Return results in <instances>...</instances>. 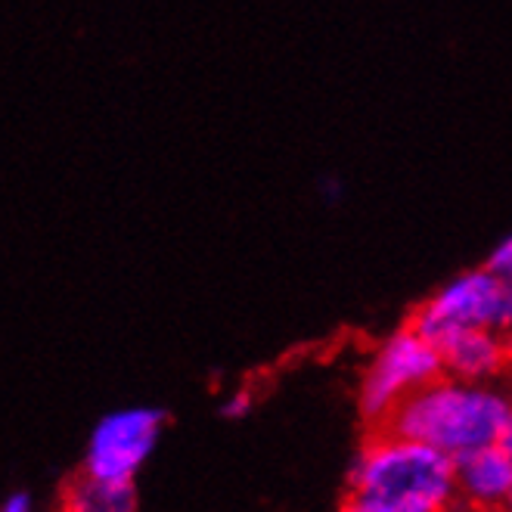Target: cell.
I'll return each mask as SVG.
<instances>
[{"label": "cell", "instance_id": "obj_13", "mask_svg": "<svg viewBox=\"0 0 512 512\" xmlns=\"http://www.w3.org/2000/svg\"><path fill=\"white\" fill-rule=\"evenodd\" d=\"M345 512H391V509H382V506H373V503H364V500H348Z\"/></svg>", "mask_w": 512, "mask_h": 512}, {"label": "cell", "instance_id": "obj_5", "mask_svg": "<svg viewBox=\"0 0 512 512\" xmlns=\"http://www.w3.org/2000/svg\"><path fill=\"white\" fill-rule=\"evenodd\" d=\"M165 429V413L159 407H118L97 419L90 429L81 469L112 481H134L140 469L156 454Z\"/></svg>", "mask_w": 512, "mask_h": 512}, {"label": "cell", "instance_id": "obj_10", "mask_svg": "<svg viewBox=\"0 0 512 512\" xmlns=\"http://www.w3.org/2000/svg\"><path fill=\"white\" fill-rule=\"evenodd\" d=\"M252 407V398H249V391H233V395L221 404V413L230 416V419H239V416H246Z\"/></svg>", "mask_w": 512, "mask_h": 512}, {"label": "cell", "instance_id": "obj_11", "mask_svg": "<svg viewBox=\"0 0 512 512\" xmlns=\"http://www.w3.org/2000/svg\"><path fill=\"white\" fill-rule=\"evenodd\" d=\"M0 512H35V500H32V494L16 491L0 503Z\"/></svg>", "mask_w": 512, "mask_h": 512}, {"label": "cell", "instance_id": "obj_3", "mask_svg": "<svg viewBox=\"0 0 512 512\" xmlns=\"http://www.w3.org/2000/svg\"><path fill=\"white\" fill-rule=\"evenodd\" d=\"M438 376H444L438 345L410 323L382 339L370 354L364 373H360V410L373 423H388L407 398Z\"/></svg>", "mask_w": 512, "mask_h": 512}, {"label": "cell", "instance_id": "obj_6", "mask_svg": "<svg viewBox=\"0 0 512 512\" xmlns=\"http://www.w3.org/2000/svg\"><path fill=\"white\" fill-rule=\"evenodd\" d=\"M444 373L469 382H500L512 370V336L497 329H457L438 342Z\"/></svg>", "mask_w": 512, "mask_h": 512}, {"label": "cell", "instance_id": "obj_9", "mask_svg": "<svg viewBox=\"0 0 512 512\" xmlns=\"http://www.w3.org/2000/svg\"><path fill=\"white\" fill-rule=\"evenodd\" d=\"M485 267L494 270V274L503 277V280H512V233H506L503 239H497L494 249L488 252Z\"/></svg>", "mask_w": 512, "mask_h": 512}, {"label": "cell", "instance_id": "obj_4", "mask_svg": "<svg viewBox=\"0 0 512 512\" xmlns=\"http://www.w3.org/2000/svg\"><path fill=\"white\" fill-rule=\"evenodd\" d=\"M413 326L435 345L457 329H497L512 336V280L497 277L488 267L463 270L416 311Z\"/></svg>", "mask_w": 512, "mask_h": 512}, {"label": "cell", "instance_id": "obj_2", "mask_svg": "<svg viewBox=\"0 0 512 512\" xmlns=\"http://www.w3.org/2000/svg\"><path fill=\"white\" fill-rule=\"evenodd\" d=\"M351 497L391 512H450L457 503L454 460L385 426L351 466Z\"/></svg>", "mask_w": 512, "mask_h": 512}, {"label": "cell", "instance_id": "obj_12", "mask_svg": "<svg viewBox=\"0 0 512 512\" xmlns=\"http://www.w3.org/2000/svg\"><path fill=\"white\" fill-rule=\"evenodd\" d=\"M497 444L512 457V407H509V413H506V423H503V432H500V441H497Z\"/></svg>", "mask_w": 512, "mask_h": 512}, {"label": "cell", "instance_id": "obj_7", "mask_svg": "<svg viewBox=\"0 0 512 512\" xmlns=\"http://www.w3.org/2000/svg\"><path fill=\"white\" fill-rule=\"evenodd\" d=\"M457 472V503L475 512H503L512 494V457L500 444L478 447L454 460Z\"/></svg>", "mask_w": 512, "mask_h": 512}, {"label": "cell", "instance_id": "obj_8", "mask_svg": "<svg viewBox=\"0 0 512 512\" xmlns=\"http://www.w3.org/2000/svg\"><path fill=\"white\" fill-rule=\"evenodd\" d=\"M59 512H137V488L78 469L59 494Z\"/></svg>", "mask_w": 512, "mask_h": 512}, {"label": "cell", "instance_id": "obj_1", "mask_svg": "<svg viewBox=\"0 0 512 512\" xmlns=\"http://www.w3.org/2000/svg\"><path fill=\"white\" fill-rule=\"evenodd\" d=\"M509 407L512 398L497 382H469L444 373L407 398L385 426L460 460L500 441Z\"/></svg>", "mask_w": 512, "mask_h": 512}]
</instances>
